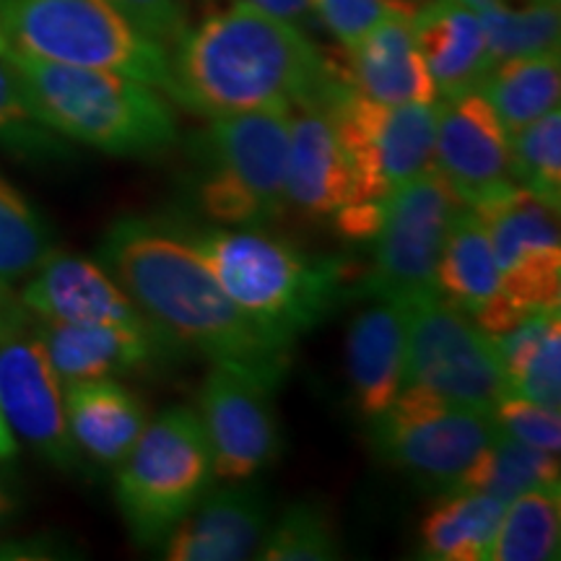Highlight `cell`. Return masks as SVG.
Wrapping results in <instances>:
<instances>
[{
	"mask_svg": "<svg viewBox=\"0 0 561 561\" xmlns=\"http://www.w3.org/2000/svg\"><path fill=\"white\" fill-rule=\"evenodd\" d=\"M172 73L174 100L208 117L322 107L339 83L331 60L291 21L242 0L187 32Z\"/></svg>",
	"mask_w": 561,
	"mask_h": 561,
	"instance_id": "obj_2",
	"label": "cell"
},
{
	"mask_svg": "<svg viewBox=\"0 0 561 561\" xmlns=\"http://www.w3.org/2000/svg\"><path fill=\"white\" fill-rule=\"evenodd\" d=\"M411 3H416V5H419V3H424V0H411Z\"/></svg>",
	"mask_w": 561,
	"mask_h": 561,
	"instance_id": "obj_44",
	"label": "cell"
},
{
	"mask_svg": "<svg viewBox=\"0 0 561 561\" xmlns=\"http://www.w3.org/2000/svg\"><path fill=\"white\" fill-rule=\"evenodd\" d=\"M468 208L489 234L502 273V297L525 312L559 310V208L515 182Z\"/></svg>",
	"mask_w": 561,
	"mask_h": 561,
	"instance_id": "obj_12",
	"label": "cell"
},
{
	"mask_svg": "<svg viewBox=\"0 0 561 561\" xmlns=\"http://www.w3.org/2000/svg\"><path fill=\"white\" fill-rule=\"evenodd\" d=\"M413 37L442 100L476 91L494 68L479 13L455 0H430L416 9Z\"/></svg>",
	"mask_w": 561,
	"mask_h": 561,
	"instance_id": "obj_21",
	"label": "cell"
},
{
	"mask_svg": "<svg viewBox=\"0 0 561 561\" xmlns=\"http://www.w3.org/2000/svg\"><path fill=\"white\" fill-rule=\"evenodd\" d=\"M37 121L112 157H159L178 140L172 110L144 81L5 50Z\"/></svg>",
	"mask_w": 561,
	"mask_h": 561,
	"instance_id": "obj_3",
	"label": "cell"
},
{
	"mask_svg": "<svg viewBox=\"0 0 561 561\" xmlns=\"http://www.w3.org/2000/svg\"><path fill=\"white\" fill-rule=\"evenodd\" d=\"M291 112L286 107L214 117L195 138L203 174L198 203L208 219L261 227L286 208Z\"/></svg>",
	"mask_w": 561,
	"mask_h": 561,
	"instance_id": "obj_6",
	"label": "cell"
},
{
	"mask_svg": "<svg viewBox=\"0 0 561 561\" xmlns=\"http://www.w3.org/2000/svg\"><path fill=\"white\" fill-rule=\"evenodd\" d=\"M62 405L76 447L96 466H121L146 430L144 403L115 377L68 385L62 388Z\"/></svg>",
	"mask_w": 561,
	"mask_h": 561,
	"instance_id": "obj_23",
	"label": "cell"
},
{
	"mask_svg": "<svg viewBox=\"0 0 561 561\" xmlns=\"http://www.w3.org/2000/svg\"><path fill=\"white\" fill-rule=\"evenodd\" d=\"M53 250V234L42 216L0 178V284H24Z\"/></svg>",
	"mask_w": 561,
	"mask_h": 561,
	"instance_id": "obj_30",
	"label": "cell"
},
{
	"mask_svg": "<svg viewBox=\"0 0 561 561\" xmlns=\"http://www.w3.org/2000/svg\"><path fill=\"white\" fill-rule=\"evenodd\" d=\"M356 201V180L325 107L291 112L286 203L310 216H328Z\"/></svg>",
	"mask_w": 561,
	"mask_h": 561,
	"instance_id": "obj_20",
	"label": "cell"
},
{
	"mask_svg": "<svg viewBox=\"0 0 561 561\" xmlns=\"http://www.w3.org/2000/svg\"><path fill=\"white\" fill-rule=\"evenodd\" d=\"M385 201H351L335 210V227L354 242H371L380 231Z\"/></svg>",
	"mask_w": 561,
	"mask_h": 561,
	"instance_id": "obj_38",
	"label": "cell"
},
{
	"mask_svg": "<svg viewBox=\"0 0 561 561\" xmlns=\"http://www.w3.org/2000/svg\"><path fill=\"white\" fill-rule=\"evenodd\" d=\"M34 333L62 388L157 367L180 348V343L161 328L133 331L121 325H76L37 318Z\"/></svg>",
	"mask_w": 561,
	"mask_h": 561,
	"instance_id": "obj_17",
	"label": "cell"
},
{
	"mask_svg": "<svg viewBox=\"0 0 561 561\" xmlns=\"http://www.w3.org/2000/svg\"><path fill=\"white\" fill-rule=\"evenodd\" d=\"M271 396L273 392L227 367L214 364L208 371L198 396V416L214 476L224 481H248L278 458L280 437Z\"/></svg>",
	"mask_w": 561,
	"mask_h": 561,
	"instance_id": "obj_13",
	"label": "cell"
},
{
	"mask_svg": "<svg viewBox=\"0 0 561 561\" xmlns=\"http://www.w3.org/2000/svg\"><path fill=\"white\" fill-rule=\"evenodd\" d=\"M460 208L462 201L434 167L396 187L385 198L380 231L371 240L375 257L359 280V294L403 305L439 294V255Z\"/></svg>",
	"mask_w": 561,
	"mask_h": 561,
	"instance_id": "obj_8",
	"label": "cell"
},
{
	"mask_svg": "<svg viewBox=\"0 0 561 561\" xmlns=\"http://www.w3.org/2000/svg\"><path fill=\"white\" fill-rule=\"evenodd\" d=\"M9 50V45H5V39H3V32H0V53H5Z\"/></svg>",
	"mask_w": 561,
	"mask_h": 561,
	"instance_id": "obj_43",
	"label": "cell"
},
{
	"mask_svg": "<svg viewBox=\"0 0 561 561\" xmlns=\"http://www.w3.org/2000/svg\"><path fill=\"white\" fill-rule=\"evenodd\" d=\"M507 504L479 491H450L421 525L424 557L439 561L489 559Z\"/></svg>",
	"mask_w": 561,
	"mask_h": 561,
	"instance_id": "obj_27",
	"label": "cell"
},
{
	"mask_svg": "<svg viewBox=\"0 0 561 561\" xmlns=\"http://www.w3.org/2000/svg\"><path fill=\"white\" fill-rule=\"evenodd\" d=\"M263 561H331L341 557L335 523L322 504L297 502L284 510L257 551Z\"/></svg>",
	"mask_w": 561,
	"mask_h": 561,
	"instance_id": "obj_33",
	"label": "cell"
},
{
	"mask_svg": "<svg viewBox=\"0 0 561 561\" xmlns=\"http://www.w3.org/2000/svg\"><path fill=\"white\" fill-rule=\"evenodd\" d=\"M432 167L462 206L510 185V136L481 91L437 104V136Z\"/></svg>",
	"mask_w": 561,
	"mask_h": 561,
	"instance_id": "obj_15",
	"label": "cell"
},
{
	"mask_svg": "<svg viewBox=\"0 0 561 561\" xmlns=\"http://www.w3.org/2000/svg\"><path fill=\"white\" fill-rule=\"evenodd\" d=\"M491 62L559 50V0H533L523 9L479 13Z\"/></svg>",
	"mask_w": 561,
	"mask_h": 561,
	"instance_id": "obj_31",
	"label": "cell"
},
{
	"mask_svg": "<svg viewBox=\"0 0 561 561\" xmlns=\"http://www.w3.org/2000/svg\"><path fill=\"white\" fill-rule=\"evenodd\" d=\"M100 261L138 310L180 346L268 392L284 382L297 339L242 310L174 221L117 219L104 234Z\"/></svg>",
	"mask_w": 561,
	"mask_h": 561,
	"instance_id": "obj_1",
	"label": "cell"
},
{
	"mask_svg": "<svg viewBox=\"0 0 561 561\" xmlns=\"http://www.w3.org/2000/svg\"><path fill=\"white\" fill-rule=\"evenodd\" d=\"M19 299L39 320L76 325H121L133 331L159 328L125 294L102 265L53 250L24 280Z\"/></svg>",
	"mask_w": 561,
	"mask_h": 561,
	"instance_id": "obj_16",
	"label": "cell"
},
{
	"mask_svg": "<svg viewBox=\"0 0 561 561\" xmlns=\"http://www.w3.org/2000/svg\"><path fill=\"white\" fill-rule=\"evenodd\" d=\"M123 16L146 37L159 42L164 50H178V45L191 32L185 0H112Z\"/></svg>",
	"mask_w": 561,
	"mask_h": 561,
	"instance_id": "obj_37",
	"label": "cell"
},
{
	"mask_svg": "<svg viewBox=\"0 0 561 561\" xmlns=\"http://www.w3.org/2000/svg\"><path fill=\"white\" fill-rule=\"evenodd\" d=\"M117 468L115 496L130 538L138 546L164 543L214 479L198 411L178 405L161 413Z\"/></svg>",
	"mask_w": 561,
	"mask_h": 561,
	"instance_id": "obj_7",
	"label": "cell"
},
{
	"mask_svg": "<svg viewBox=\"0 0 561 561\" xmlns=\"http://www.w3.org/2000/svg\"><path fill=\"white\" fill-rule=\"evenodd\" d=\"M437 291L466 314L479 312L502 291V273L489 234L468 206L458 210L447 231L437 265Z\"/></svg>",
	"mask_w": 561,
	"mask_h": 561,
	"instance_id": "obj_25",
	"label": "cell"
},
{
	"mask_svg": "<svg viewBox=\"0 0 561 561\" xmlns=\"http://www.w3.org/2000/svg\"><path fill=\"white\" fill-rule=\"evenodd\" d=\"M496 434L494 413L458 409L416 385H403L388 411L371 419V442L382 460L439 491H453Z\"/></svg>",
	"mask_w": 561,
	"mask_h": 561,
	"instance_id": "obj_11",
	"label": "cell"
},
{
	"mask_svg": "<svg viewBox=\"0 0 561 561\" xmlns=\"http://www.w3.org/2000/svg\"><path fill=\"white\" fill-rule=\"evenodd\" d=\"M403 385L430 390L458 409L489 413L507 396L494 341L439 294L409 305Z\"/></svg>",
	"mask_w": 561,
	"mask_h": 561,
	"instance_id": "obj_10",
	"label": "cell"
},
{
	"mask_svg": "<svg viewBox=\"0 0 561 561\" xmlns=\"http://www.w3.org/2000/svg\"><path fill=\"white\" fill-rule=\"evenodd\" d=\"M34 325H37V314L26 310L13 286L0 284V341L30 333Z\"/></svg>",
	"mask_w": 561,
	"mask_h": 561,
	"instance_id": "obj_39",
	"label": "cell"
},
{
	"mask_svg": "<svg viewBox=\"0 0 561 561\" xmlns=\"http://www.w3.org/2000/svg\"><path fill=\"white\" fill-rule=\"evenodd\" d=\"M559 486L533 489L515 496L504 510L491 561H549L559 557L561 502Z\"/></svg>",
	"mask_w": 561,
	"mask_h": 561,
	"instance_id": "obj_29",
	"label": "cell"
},
{
	"mask_svg": "<svg viewBox=\"0 0 561 561\" xmlns=\"http://www.w3.org/2000/svg\"><path fill=\"white\" fill-rule=\"evenodd\" d=\"M0 413L11 432L58 468H79L81 453L68 432L62 385L37 333L0 341Z\"/></svg>",
	"mask_w": 561,
	"mask_h": 561,
	"instance_id": "obj_14",
	"label": "cell"
},
{
	"mask_svg": "<svg viewBox=\"0 0 561 561\" xmlns=\"http://www.w3.org/2000/svg\"><path fill=\"white\" fill-rule=\"evenodd\" d=\"M409 305L375 299L348 328L346 356L356 405L367 419L380 416L403 385Z\"/></svg>",
	"mask_w": 561,
	"mask_h": 561,
	"instance_id": "obj_22",
	"label": "cell"
},
{
	"mask_svg": "<svg viewBox=\"0 0 561 561\" xmlns=\"http://www.w3.org/2000/svg\"><path fill=\"white\" fill-rule=\"evenodd\" d=\"M500 430L525 445L559 453L561 447V413L553 405H543L528 398L504 396L494 409Z\"/></svg>",
	"mask_w": 561,
	"mask_h": 561,
	"instance_id": "obj_36",
	"label": "cell"
},
{
	"mask_svg": "<svg viewBox=\"0 0 561 561\" xmlns=\"http://www.w3.org/2000/svg\"><path fill=\"white\" fill-rule=\"evenodd\" d=\"M0 146L24 157H66V144L47 125H42L26 102L9 55L0 53Z\"/></svg>",
	"mask_w": 561,
	"mask_h": 561,
	"instance_id": "obj_34",
	"label": "cell"
},
{
	"mask_svg": "<svg viewBox=\"0 0 561 561\" xmlns=\"http://www.w3.org/2000/svg\"><path fill=\"white\" fill-rule=\"evenodd\" d=\"M9 50L81 68H104L174 96L172 60L112 0H0Z\"/></svg>",
	"mask_w": 561,
	"mask_h": 561,
	"instance_id": "obj_5",
	"label": "cell"
},
{
	"mask_svg": "<svg viewBox=\"0 0 561 561\" xmlns=\"http://www.w3.org/2000/svg\"><path fill=\"white\" fill-rule=\"evenodd\" d=\"M16 455V439H13L11 426L5 424L3 413H0V462L11 460Z\"/></svg>",
	"mask_w": 561,
	"mask_h": 561,
	"instance_id": "obj_42",
	"label": "cell"
},
{
	"mask_svg": "<svg viewBox=\"0 0 561 561\" xmlns=\"http://www.w3.org/2000/svg\"><path fill=\"white\" fill-rule=\"evenodd\" d=\"M491 110L500 117L507 136L530 125L546 112L559 107L561 66L559 50L541 55H523L496 62L483 76L479 89Z\"/></svg>",
	"mask_w": 561,
	"mask_h": 561,
	"instance_id": "obj_26",
	"label": "cell"
},
{
	"mask_svg": "<svg viewBox=\"0 0 561 561\" xmlns=\"http://www.w3.org/2000/svg\"><path fill=\"white\" fill-rule=\"evenodd\" d=\"M310 5L343 47H354L380 21L413 16L419 9L411 0H310Z\"/></svg>",
	"mask_w": 561,
	"mask_h": 561,
	"instance_id": "obj_35",
	"label": "cell"
},
{
	"mask_svg": "<svg viewBox=\"0 0 561 561\" xmlns=\"http://www.w3.org/2000/svg\"><path fill=\"white\" fill-rule=\"evenodd\" d=\"M322 107L354 170L356 201H385L396 187L432 167L437 102H375L339 76Z\"/></svg>",
	"mask_w": 561,
	"mask_h": 561,
	"instance_id": "obj_9",
	"label": "cell"
},
{
	"mask_svg": "<svg viewBox=\"0 0 561 561\" xmlns=\"http://www.w3.org/2000/svg\"><path fill=\"white\" fill-rule=\"evenodd\" d=\"M271 510L261 491L231 486L206 491L167 536L170 561H242L268 536Z\"/></svg>",
	"mask_w": 561,
	"mask_h": 561,
	"instance_id": "obj_18",
	"label": "cell"
},
{
	"mask_svg": "<svg viewBox=\"0 0 561 561\" xmlns=\"http://www.w3.org/2000/svg\"><path fill=\"white\" fill-rule=\"evenodd\" d=\"M496 354L507 380V396L553 405L561 403V320L559 310L533 312L494 335Z\"/></svg>",
	"mask_w": 561,
	"mask_h": 561,
	"instance_id": "obj_24",
	"label": "cell"
},
{
	"mask_svg": "<svg viewBox=\"0 0 561 561\" xmlns=\"http://www.w3.org/2000/svg\"><path fill=\"white\" fill-rule=\"evenodd\" d=\"M546 486H559V453L525 445L500 430L455 481L453 491H479L510 504L525 491Z\"/></svg>",
	"mask_w": 561,
	"mask_h": 561,
	"instance_id": "obj_28",
	"label": "cell"
},
{
	"mask_svg": "<svg viewBox=\"0 0 561 561\" xmlns=\"http://www.w3.org/2000/svg\"><path fill=\"white\" fill-rule=\"evenodd\" d=\"M351 89L385 104H432L437 89L413 37V16H390L331 60Z\"/></svg>",
	"mask_w": 561,
	"mask_h": 561,
	"instance_id": "obj_19",
	"label": "cell"
},
{
	"mask_svg": "<svg viewBox=\"0 0 561 561\" xmlns=\"http://www.w3.org/2000/svg\"><path fill=\"white\" fill-rule=\"evenodd\" d=\"M510 174L515 185L559 208L561 203V112L559 107L510 136Z\"/></svg>",
	"mask_w": 561,
	"mask_h": 561,
	"instance_id": "obj_32",
	"label": "cell"
},
{
	"mask_svg": "<svg viewBox=\"0 0 561 561\" xmlns=\"http://www.w3.org/2000/svg\"><path fill=\"white\" fill-rule=\"evenodd\" d=\"M16 515V496L3 476H0V530H5V525L11 523V517Z\"/></svg>",
	"mask_w": 561,
	"mask_h": 561,
	"instance_id": "obj_41",
	"label": "cell"
},
{
	"mask_svg": "<svg viewBox=\"0 0 561 561\" xmlns=\"http://www.w3.org/2000/svg\"><path fill=\"white\" fill-rule=\"evenodd\" d=\"M174 227L203 257L221 289L242 310L297 339L339 305L348 284L364 276L341 261H307L291 244L257 231Z\"/></svg>",
	"mask_w": 561,
	"mask_h": 561,
	"instance_id": "obj_4",
	"label": "cell"
},
{
	"mask_svg": "<svg viewBox=\"0 0 561 561\" xmlns=\"http://www.w3.org/2000/svg\"><path fill=\"white\" fill-rule=\"evenodd\" d=\"M242 3L255 5V9L271 13V16L291 21V24L294 21H305L312 13L310 0H242Z\"/></svg>",
	"mask_w": 561,
	"mask_h": 561,
	"instance_id": "obj_40",
	"label": "cell"
}]
</instances>
